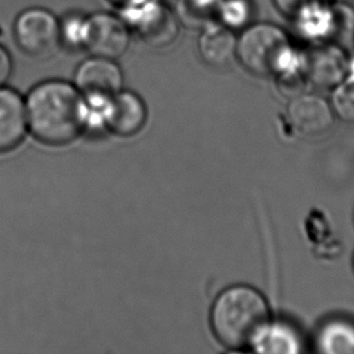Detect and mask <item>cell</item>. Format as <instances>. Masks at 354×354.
Here are the masks:
<instances>
[{"label":"cell","instance_id":"obj_11","mask_svg":"<svg viewBox=\"0 0 354 354\" xmlns=\"http://www.w3.org/2000/svg\"><path fill=\"white\" fill-rule=\"evenodd\" d=\"M104 121L111 133L122 138L138 134L148 120L143 100L133 92L120 91L103 104Z\"/></svg>","mask_w":354,"mask_h":354},{"label":"cell","instance_id":"obj_8","mask_svg":"<svg viewBox=\"0 0 354 354\" xmlns=\"http://www.w3.org/2000/svg\"><path fill=\"white\" fill-rule=\"evenodd\" d=\"M74 85L85 101L103 106L122 91L124 74L115 59L91 56L77 68Z\"/></svg>","mask_w":354,"mask_h":354},{"label":"cell","instance_id":"obj_9","mask_svg":"<svg viewBox=\"0 0 354 354\" xmlns=\"http://www.w3.org/2000/svg\"><path fill=\"white\" fill-rule=\"evenodd\" d=\"M132 33L120 15L96 12L87 15L84 50L91 56L121 57L129 50Z\"/></svg>","mask_w":354,"mask_h":354},{"label":"cell","instance_id":"obj_24","mask_svg":"<svg viewBox=\"0 0 354 354\" xmlns=\"http://www.w3.org/2000/svg\"><path fill=\"white\" fill-rule=\"evenodd\" d=\"M353 265H354V258H353Z\"/></svg>","mask_w":354,"mask_h":354},{"label":"cell","instance_id":"obj_2","mask_svg":"<svg viewBox=\"0 0 354 354\" xmlns=\"http://www.w3.org/2000/svg\"><path fill=\"white\" fill-rule=\"evenodd\" d=\"M211 326L216 340L226 348L255 350L271 326L268 302L248 286L227 288L212 307Z\"/></svg>","mask_w":354,"mask_h":354},{"label":"cell","instance_id":"obj_20","mask_svg":"<svg viewBox=\"0 0 354 354\" xmlns=\"http://www.w3.org/2000/svg\"><path fill=\"white\" fill-rule=\"evenodd\" d=\"M324 1L329 0H273V4L284 17L290 19L302 10Z\"/></svg>","mask_w":354,"mask_h":354},{"label":"cell","instance_id":"obj_1","mask_svg":"<svg viewBox=\"0 0 354 354\" xmlns=\"http://www.w3.org/2000/svg\"><path fill=\"white\" fill-rule=\"evenodd\" d=\"M26 111L34 138L50 147L75 142L88 119L86 101L75 85L58 79L35 85L26 100Z\"/></svg>","mask_w":354,"mask_h":354},{"label":"cell","instance_id":"obj_14","mask_svg":"<svg viewBox=\"0 0 354 354\" xmlns=\"http://www.w3.org/2000/svg\"><path fill=\"white\" fill-rule=\"evenodd\" d=\"M318 347L323 353H354V326L344 321L326 324L318 336Z\"/></svg>","mask_w":354,"mask_h":354},{"label":"cell","instance_id":"obj_19","mask_svg":"<svg viewBox=\"0 0 354 354\" xmlns=\"http://www.w3.org/2000/svg\"><path fill=\"white\" fill-rule=\"evenodd\" d=\"M87 15L71 12L59 19V43L69 50H84Z\"/></svg>","mask_w":354,"mask_h":354},{"label":"cell","instance_id":"obj_4","mask_svg":"<svg viewBox=\"0 0 354 354\" xmlns=\"http://www.w3.org/2000/svg\"><path fill=\"white\" fill-rule=\"evenodd\" d=\"M297 39L306 46L337 43L345 46L354 35V9L337 0L313 5L289 19Z\"/></svg>","mask_w":354,"mask_h":354},{"label":"cell","instance_id":"obj_13","mask_svg":"<svg viewBox=\"0 0 354 354\" xmlns=\"http://www.w3.org/2000/svg\"><path fill=\"white\" fill-rule=\"evenodd\" d=\"M237 37L235 32L219 22H212L201 28L197 51L202 61L213 68H224L236 58Z\"/></svg>","mask_w":354,"mask_h":354},{"label":"cell","instance_id":"obj_6","mask_svg":"<svg viewBox=\"0 0 354 354\" xmlns=\"http://www.w3.org/2000/svg\"><path fill=\"white\" fill-rule=\"evenodd\" d=\"M12 35L22 53L32 57H41L61 45L59 19L41 6L27 8L16 16Z\"/></svg>","mask_w":354,"mask_h":354},{"label":"cell","instance_id":"obj_22","mask_svg":"<svg viewBox=\"0 0 354 354\" xmlns=\"http://www.w3.org/2000/svg\"><path fill=\"white\" fill-rule=\"evenodd\" d=\"M114 8L121 11H126V10L133 9L137 8L139 5L147 3L148 0H108Z\"/></svg>","mask_w":354,"mask_h":354},{"label":"cell","instance_id":"obj_3","mask_svg":"<svg viewBox=\"0 0 354 354\" xmlns=\"http://www.w3.org/2000/svg\"><path fill=\"white\" fill-rule=\"evenodd\" d=\"M236 59L255 77H276L283 71L302 63L299 51L289 34L270 22L250 24L237 37Z\"/></svg>","mask_w":354,"mask_h":354},{"label":"cell","instance_id":"obj_16","mask_svg":"<svg viewBox=\"0 0 354 354\" xmlns=\"http://www.w3.org/2000/svg\"><path fill=\"white\" fill-rule=\"evenodd\" d=\"M254 5L252 0H221L216 22L231 30H242L252 24Z\"/></svg>","mask_w":354,"mask_h":354},{"label":"cell","instance_id":"obj_10","mask_svg":"<svg viewBox=\"0 0 354 354\" xmlns=\"http://www.w3.org/2000/svg\"><path fill=\"white\" fill-rule=\"evenodd\" d=\"M288 118L295 132L305 138L321 137L334 124V111L330 104L321 96L306 92L292 98Z\"/></svg>","mask_w":354,"mask_h":354},{"label":"cell","instance_id":"obj_18","mask_svg":"<svg viewBox=\"0 0 354 354\" xmlns=\"http://www.w3.org/2000/svg\"><path fill=\"white\" fill-rule=\"evenodd\" d=\"M331 108L334 114L348 124H354V59L348 75L333 88Z\"/></svg>","mask_w":354,"mask_h":354},{"label":"cell","instance_id":"obj_17","mask_svg":"<svg viewBox=\"0 0 354 354\" xmlns=\"http://www.w3.org/2000/svg\"><path fill=\"white\" fill-rule=\"evenodd\" d=\"M255 351L261 353H297L300 351V344L289 328L276 324L268 326Z\"/></svg>","mask_w":354,"mask_h":354},{"label":"cell","instance_id":"obj_5","mask_svg":"<svg viewBox=\"0 0 354 354\" xmlns=\"http://www.w3.org/2000/svg\"><path fill=\"white\" fill-rule=\"evenodd\" d=\"M120 16L131 33L150 48H167L179 35L180 22L177 14L161 0H148L137 8L121 11Z\"/></svg>","mask_w":354,"mask_h":354},{"label":"cell","instance_id":"obj_23","mask_svg":"<svg viewBox=\"0 0 354 354\" xmlns=\"http://www.w3.org/2000/svg\"><path fill=\"white\" fill-rule=\"evenodd\" d=\"M353 44H354V35H353Z\"/></svg>","mask_w":354,"mask_h":354},{"label":"cell","instance_id":"obj_21","mask_svg":"<svg viewBox=\"0 0 354 354\" xmlns=\"http://www.w3.org/2000/svg\"><path fill=\"white\" fill-rule=\"evenodd\" d=\"M14 72V59L9 50L0 44V86L6 85Z\"/></svg>","mask_w":354,"mask_h":354},{"label":"cell","instance_id":"obj_7","mask_svg":"<svg viewBox=\"0 0 354 354\" xmlns=\"http://www.w3.org/2000/svg\"><path fill=\"white\" fill-rule=\"evenodd\" d=\"M352 57L344 45L318 44L302 51V69L308 85L319 90H333L351 71Z\"/></svg>","mask_w":354,"mask_h":354},{"label":"cell","instance_id":"obj_15","mask_svg":"<svg viewBox=\"0 0 354 354\" xmlns=\"http://www.w3.org/2000/svg\"><path fill=\"white\" fill-rule=\"evenodd\" d=\"M221 0H178L177 14L180 24L189 28H203L216 22Z\"/></svg>","mask_w":354,"mask_h":354},{"label":"cell","instance_id":"obj_12","mask_svg":"<svg viewBox=\"0 0 354 354\" xmlns=\"http://www.w3.org/2000/svg\"><path fill=\"white\" fill-rule=\"evenodd\" d=\"M27 126L26 101L14 88L0 86V153L12 151L24 142Z\"/></svg>","mask_w":354,"mask_h":354}]
</instances>
